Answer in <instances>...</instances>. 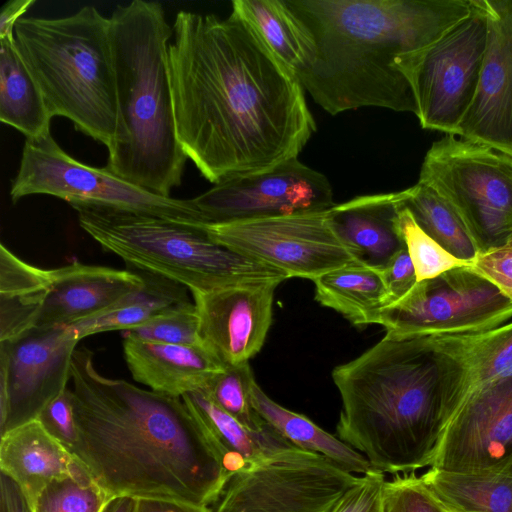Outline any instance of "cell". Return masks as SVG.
Here are the masks:
<instances>
[{
  "instance_id": "obj_24",
  "label": "cell",
  "mask_w": 512,
  "mask_h": 512,
  "mask_svg": "<svg viewBox=\"0 0 512 512\" xmlns=\"http://www.w3.org/2000/svg\"><path fill=\"white\" fill-rule=\"evenodd\" d=\"M182 400L216 445L230 477L274 453L296 447L269 424L261 431L247 428L201 389L183 395Z\"/></svg>"
},
{
  "instance_id": "obj_8",
  "label": "cell",
  "mask_w": 512,
  "mask_h": 512,
  "mask_svg": "<svg viewBox=\"0 0 512 512\" xmlns=\"http://www.w3.org/2000/svg\"><path fill=\"white\" fill-rule=\"evenodd\" d=\"M418 182L451 206L478 252L512 235V156L446 134L426 152Z\"/></svg>"
},
{
  "instance_id": "obj_35",
  "label": "cell",
  "mask_w": 512,
  "mask_h": 512,
  "mask_svg": "<svg viewBox=\"0 0 512 512\" xmlns=\"http://www.w3.org/2000/svg\"><path fill=\"white\" fill-rule=\"evenodd\" d=\"M109 499L86 474L49 483L32 508L33 512H101Z\"/></svg>"
},
{
  "instance_id": "obj_1",
  "label": "cell",
  "mask_w": 512,
  "mask_h": 512,
  "mask_svg": "<svg viewBox=\"0 0 512 512\" xmlns=\"http://www.w3.org/2000/svg\"><path fill=\"white\" fill-rule=\"evenodd\" d=\"M167 64L178 141L214 185L298 158L315 120L294 73L231 11H179Z\"/></svg>"
},
{
  "instance_id": "obj_30",
  "label": "cell",
  "mask_w": 512,
  "mask_h": 512,
  "mask_svg": "<svg viewBox=\"0 0 512 512\" xmlns=\"http://www.w3.org/2000/svg\"><path fill=\"white\" fill-rule=\"evenodd\" d=\"M144 286L110 310L70 325L79 340L92 334L137 328L167 309L188 301L187 288L162 276L141 271Z\"/></svg>"
},
{
  "instance_id": "obj_22",
  "label": "cell",
  "mask_w": 512,
  "mask_h": 512,
  "mask_svg": "<svg viewBox=\"0 0 512 512\" xmlns=\"http://www.w3.org/2000/svg\"><path fill=\"white\" fill-rule=\"evenodd\" d=\"M123 353L136 382L177 398L202 389L225 366L206 347L145 341L127 334Z\"/></svg>"
},
{
  "instance_id": "obj_21",
  "label": "cell",
  "mask_w": 512,
  "mask_h": 512,
  "mask_svg": "<svg viewBox=\"0 0 512 512\" xmlns=\"http://www.w3.org/2000/svg\"><path fill=\"white\" fill-rule=\"evenodd\" d=\"M405 196L406 189L358 196L327 210L332 230L360 265L382 272L406 248L398 219Z\"/></svg>"
},
{
  "instance_id": "obj_4",
  "label": "cell",
  "mask_w": 512,
  "mask_h": 512,
  "mask_svg": "<svg viewBox=\"0 0 512 512\" xmlns=\"http://www.w3.org/2000/svg\"><path fill=\"white\" fill-rule=\"evenodd\" d=\"M332 379L342 410L337 437L374 470L407 474L433 468L451 421L442 373L425 336L386 333Z\"/></svg>"
},
{
  "instance_id": "obj_18",
  "label": "cell",
  "mask_w": 512,
  "mask_h": 512,
  "mask_svg": "<svg viewBox=\"0 0 512 512\" xmlns=\"http://www.w3.org/2000/svg\"><path fill=\"white\" fill-rule=\"evenodd\" d=\"M278 285L242 284L192 293L204 345L224 365L248 362L261 350Z\"/></svg>"
},
{
  "instance_id": "obj_36",
  "label": "cell",
  "mask_w": 512,
  "mask_h": 512,
  "mask_svg": "<svg viewBox=\"0 0 512 512\" xmlns=\"http://www.w3.org/2000/svg\"><path fill=\"white\" fill-rule=\"evenodd\" d=\"M126 334L145 341L205 347L196 306L189 300L167 309Z\"/></svg>"
},
{
  "instance_id": "obj_41",
  "label": "cell",
  "mask_w": 512,
  "mask_h": 512,
  "mask_svg": "<svg viewBox=\"0 0 512 512\" xmlns=\"http://www.w3.org/2000/svg\"><path fill=\"white\" fill-rule=\"evenodd\" d=\"M387 292V306L407 295L418 282L407 249L401 250L382 271ZM385 308V307H384Z\"/></svg>"
},
{
  "instance_id": "obj_45",
  "label": "cell",
  "mask_w": 512,
  "mask_h": 512,
  "mask_svg": "<svg viewBox=\"0 0 512 512\" xmlns=\"http://www.w3.org/2000/svg\"><path fill=\"white\" fill-rule=\"evenodd\" d=\"M135 498L130 496H115L110 498L101 512H133Z\"/></svg>"
},
{
  "instance_id": "obj_9",
  "label": "cell",
  "mask_w": 512,
  "mask_h": 512,
  "mask_svg": "<svg viewBox=\"0 0 512 512\" xmlns=\"http://www.w3.org/2000/svg\"><path fill=\"white\" fill-rule=\"evenodd\" d=\"M45 194L74 206H92L162 218L200 228L206 224L191 199L164 197L133 185L110 172L79 162L49 134L26 139L20 165L10 188L14 203L28 195Z\"/></svg>"
},
{
  "instance_id": "obj_34",
  "label": "cell",
  "mask_w": 512,
  "mask_h": 512,
  "mask_svg": "<svg viewBox=\"0 0 512 512\" xmlns=\"http://www.w3.org/2000/svg\"><path fill=\"white\" fill-rule=\"evenodd\" d=\"M398 219L401 234L413 263L418 282L435 278L454 268L470 266L469 262L453 256L427 235L402 202L398 208Z\"/></svg>"
},
{
  "instance_id": "obj_12",
  "label": "cell",
  "mask_w": 512,
  "mask_h": 512,
  "mask_svg": "<svg viewBox=\"0 0 512 512\" xmlns=\"http://www.w3.org/2000/svg\"><path fill=\"white\" fill-rule=\"evenodd\" d=\"M512 319V302L468 267L419 281L378 314L376 324L398 336L482 333Z\"/></svg>"
},
{
  "instance_id": "obj_19",
  "label": "cell",
  "mask_w": 512,
  "mask_h": 512,
  "mask_svg": "<svg viewBox=\"0 0 512 512\" xmlns=\"http://www.w3.org/2000/svg\"><path fill=\"white\" fill-rule=\"evenodd\" d=\"M51 281L35 327L70 326L107 312L144 286L141 273L72 263L50 269Z\"/></svg>"
},
{
  "instance_id": "obj_28",
  "label": "cell",
  "mask_w": 512,
  "mask_h": 512,
  "mask_svg": "<svg viewBox=\"0 0 512 512\" xmlns=\"http://www.w3.org/2000/svg\"><path fill=\"white\" fill-rule=\"evenodd\" d=\"M315 299L355 326L376 324L387 305L382 272L353 264L330 271L314 281Z\"/></svg>"
},
{
  "instance_id": "obj_10",
  "label": "cell",
  "mask_w": 512,
  "mask_h": 512,
  "mask_svg": "<svg viewBox=\"0 0 512 512\" xmlns=\"http://www.w3.org/2000/svg\"><path fill=\"white\" fill-rule=\"evenodd\" d=\"M471 11L431 45L400 57L423 129L458 135L475 97L485 52L487 23L476 0Z\"/></svg>"
},
{
  "instance_id": "obj_5",
  "label": "cell",
  "mask_w": 512,
  "mask_h": 512,
  "mask_svg": "<svg viewBox=\"0 0 512 512\" xmlns=\"http://www.w3.org/2000/svg\"><path fill=\"white\" fill-rule=\"evenodd\" d=\"M109 19L117 131L105 168L170 197L188 159L177 138L167 64L173 29L162 5L152 1L117 6Z\"/></svg>"
},
{
  "instance_id": "obj_17",
  "label": "cell",
  "mask_w": 512,
  "mask_h": 512,
  "mask_svg": "<svg viewBox=\"0 0 512 512\" xmlns=\"http://www.w3.org/2000/svg\"><path fill=\"white\" fill-rule=\"evenodd\" d=\"M487 23L477 91L459 137L512 156V0H476Z\"/></svg>"
},
{
  "instance_id": "obj_37",
  "label": "cell",
  "mask_w": 512,
  "mask_h": 512,
  "mask_svg": "<svg viewBox=\"0 0 512 512\" xmlns=\"http://www.w3.org/2000/svg\"><path fill=\"white\" fill-rule=\"evenodd\" d=\"M383 504L384 512H447L416 473L385 480Z\"/></svg>"
},
{
  "instance_id": "obj_7",
  "label": "cell",
  "mask_w": 512,
  "mask_h": 512,
  "mask_svg": "<svg viewBox=\"0 0 512 512\" xmlns=\"http://www.w3.org/2000/svg\"><path fill=\"white\" fill-rule=\"evenodd\" d=\"M81 228L130 266L189 289L281 283L282 271L213 241L202 229L162 218L92 206H74Z\"/></svg>"
},
{
  "instance_id": "obj_3",
  "label": "cell",
  "mask_w": 512,
  "mask_h": 512,
  "mask_svg": "<svg viewBox=\"0 0 512 512\" xmlns=\"http://www.w3.org/2000/svg\"><path fill=\"white\" fill-rule=\"evenodd\" d=\"M305 30L310 58L296 75L331 115L378 107L416 115L397 68L404 54L442 37L471 11L470 0H284Z\"/></svg>"
},
{
  "instance_id": "obj_43",
  "label": "cell",
  "mask_w": 512,
  "mask_h": 512,
  "mask_svg": "<svg viewBox=\"0 0 512 512\" xmlns=\"http://www.w3.org/2000/svg\"><path fill=\"white\" fill-rule=\"evenodd\" d=\"M133 512H211L208 506L165 498H135Z\"/></svg>"
},
{
  "instance_id": "obj_25",
  "label": "cell",
  "mask_w": 512,
  "mask_h": 512,
  "mask_svg": "<svg viewBox=\"0 0 512 512\" xmlns=\"http://www.w3.org/2000/svg\"><path fill=\"white\" fill-rule=\"evenodd\" d=\"M51 270L30 265L0 245V342L36 326L48 293Z\"/></svg>"
},
{
  "instance_id": "obj_26",
  "label": "cell",
  "mask_w": 512,
  "mask_h": 512,
  "mask_svg": "<svg viewBox=\"0 0 512 512\" xmlns=\"http://www.w3.org/2000/svg\"><path fill=\"white\" fill-rule=\"evenodd\" d=\"M51 119L42 91L15 40L0 39V121L26 139H39L51 134Z\"/></svg>"
},
{
  "instance_id": "obj_15",
  "label": "cell",
  "mask_w": 512,
  "mask_h": 512,
  "mask_svg": "<svg viewBox=\"0 0 512 512\" xmlns=\"http://www.w3.org/2000/svg\"><path fill=\"white\" fill-rule=\"evenodd\" d=\"M191 200L206 224L324 211L335 204L326 176L298 158L264 173L224 180Z\"/></svg>"
},
{
  "instance_id": "obj_13",
  "label": "cell",
  "mask_w": 512,
  "mask_h": 512,
  "mask_svg": "<svg viewBox=\"0 0 512 512\" xmlns=\"http://www.w3.org/2000/svg\"><path fill=\"white\" fill-rule=\"evenodd\" d=\"M213 241L284 272L316 278L359 264L332 230L327 210L221 224H203Z\"/></svg>"
},
{
  "instance_id": "obj_2",
  "label": "cell",
  "mask_w": 512,
  "mask_h": 512,
  "mask_svg": "<svg viewBox=\"0 0 512 512\" xmlns=\"http://www.w3.org/2000/svg\"><path fill=\"white\" fill-rule=\"evenodd\" d=\"M94 353L71 364L78 438L69 450L110 497L213 505L230 476L211 437L182 398L106 377Z\"/></svg>"
},
{
  "instance_id": "obj_40",
  "label": "cell",
  "mask_w": 512,
  "mask_h": 512,
  "mask_svg": "<svg viewBox=\"0 0 512 512\" xmlns=\"http://www.w3.org/2000/svg\"><path fill=\"white\" fill-rule=\"evenodd\" d=\"M37 420L53 438L70 450L78 438L71 389L67 388L52 400Z\"/></svg>"
},
{
  "instance_id": "obj_29",
  "label": "cell",
  "mask_w": 512,
  "mask_h": 512,
  "mask_svg": "<svg viewBox=\"0 0 512 512\" xmlns=\"http://www.w3.org/2000/svg\"><path fill=\"white\" fill-rule=\"evenodd\" d=\"M420 478L447 512H512V475L433 467Z\"/></svg>"
},
{
  "instance_id": "obj_27",
  "label": "cell",
  "mask_w": 512,
  "mask_h": 512,
  "mask_svg": "<svg viewBox=\"0 0 512 512\" xmlns=\"http://www.w3.org/2000/svg\"><path fill=\"white\" fill-rule=\"evenodd\" d=\"M251 401L256 412L296 447L321 455L350 473L363 475L373 469L363 454L306 416L276 403L256 382L252 387Z\"/></svg>"
},
{
  "instance_id": "obj_44",
  "label": "cell",
  "mask_w": 512,
  "mask_h": 512,
  "mask_svg": "<svg viewBox=\"0 0 512 512\" xmlns=\"http://www.w3.org/2000/svg\"><path fill=\"white\" fill-rule=\"evenodd\" d=\"M35 0H11L6 2L0 13V39H14L16 23L35 4Z\"/></svg>"
},
{
  "instance_id": "obj_32",
  "label": "cell",
  "mask_w": 512,
  "mask_h": 512,
  "mask_svg": "<svg viewBox=\"0 0 512 512\" xmlns=\"http://www.w3.org/2000/svg\"><path fill=\"white\" fill-rule=\"evenodd\" d=\"M420 228L458 259L471 262L478 250L461 219L433 189L417 182L402 201Z\"/></svg>"
},
{
  "instance_id": "obj_33",
  "label": "cell",
  "mask_w": 512,
  "mask_h": 512,
  "mask_svg": "<svg viewBox=\"0 0 512 512\" xmlns=\"http://www.w3.org/2000/svg\"><path fill=\"white\" fill-rule=\"evenodd\" d=\"M254 375L248 362L225 365L201 389L221 409L251 430L261 431L268 423L256 412L251 401Z\"/></svg>"
},
{
  "instance_id": "obj_38",
  "label": "cell",
  "mask_w": 512,
  "mask_h": 512,
  "mask_svg": "<svg viewBox=\"0 0 512 512\" xmlns=\"http://www.w3.org/2000/svg\"><path fill=\"white\" fill-rule=\"evenodd\" d=\"M468 268L512 302V235L502 245L478 252Z\"/></svg>"
},
{
  "instance_id": "obj_16",
  "label": "cell",
  "mask_w": 512,
  "mask_h": 512,
  "mask_svg": "<svg viewBox=\"0 0 512 512\" xmlns=\"http://www.w3.org/2000/svg\"><path fill=\"white\" fill-rule=\"evenodd\" d=\"M434 468L512 475V375L476 387L464 397Z\"/></svg>"
},
{
  "instance_id": "obj_6",
  "label": "cell",
  "mask_w": 512,
  "mask_h": 512,
  "mask_svg": "<svg viewBox=\"0 0 512 512\" xmlns=\"http://www.w3.org/2000/svg\"><path fill=\"white\" fill-rule=\"evenodd\" d=\"M14 40L52 118L69 119L109 149L117 131L110 19L93 6L60 18L23 17Z\"/></svg>"
},
{
  "instance_id": "obj_42",
  "label": "cell",
  "mask_w": 512,
  "mask_h": 512,
  "mask_svg": "<svg viewBox=\"0 0 512 512\" xmlns=\"http://www.w3.org/2000/svg\"><path fill=\"white\" fill-rule=\"evenodd\" d=\"M0 512H33V508L19 485L0 472Z\"/></svg>"
},
{
  "instance_id": "obj_14",
  "label": "cell",
  "mask_w": 512,
  "mask_h": 512,
  "mask_svg": "<svg viewBox=\"0 0 512 512\" xmlns=\"http://www.w3.org/2000/svg\"><path fill=\"white\" fill-rule=\"evenodd\" d=\"M79 341L70 326H58L0 342V435L36 420L67 389Z\"/></svg>"
},
{
  "instance_id": "obj_11",
  "label": "cell",
  "mask_w": 512,
  "mask_h": 512,
  "mask_svg": "<svg viewBox=\"0 0 512 512\" xmlns=\"http://www.w3.org/2000/svg\"><path fill=\"white\" fill-rule=\"evenodd\" d=\"M358 480L329 459L293 447L233 474L211 512H331Z\"/></svg>"
},
{
  "instance_id": "obj_20",
  "label": "cell",
  "mask_w": 512,
  "mask_h": 512,
  "mask_svg": "<svg viewBox=\"0 0 512 512\" xmlns=\"http://www.w3.org/2000/svg\"><path fill=\"white\" fill-rule=\"evenodd\" d=\"M425 338L439 361L451 420L471 390L512 375V322L482 333Z\"/></svg>"
},
{
  "instance_id": "obj_23",
  "label": "cell",
  "mask_w": 512,
  "mask_h": 512,
  "mask_svg": "<svg viewBox=\"0 0 512 512\" xmlns=\"http://www.w3.org/2000/svg\"><path fill=\"white\" fill-rule=\"evenodd\" d=\"M0 470L19 485L31 506L49 483L88 474L37 419L1 435Z\"/></svg>"
},
{
  "instance_id": "obj_39",
  "label": "cell",
  "mask_w": 512,
  "mask_h": 512,
  "mask_svg": "<svg viewBox=\"0 0 512 512\" xmlns=\"http://www.w3.org/2000/svg\"><path fill=\"white\" fill-rule=\"evenodd\" d=\"M384 482V473L374 469L359 476L331 512H384Z\"/></svg>"
},
{
  "instance_id": "obj_31",
  "label": "cell",
  "mask_w": 512,
  "mask_h": 512,
  "mask_svg": "<svg viewBox=\"0 0 512 512\" xmlns=\"http://www.w3.org/2000/svg\"><path fill=\"white\" fill-rule=\"evenodd\" d=\"M232 11L255 27L295 76L305 67L311 54L310 41L284 0H234Z\"/></svg>"
}]
</instances>
